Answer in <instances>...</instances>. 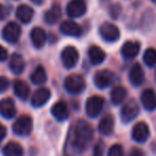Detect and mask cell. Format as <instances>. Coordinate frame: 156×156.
Returning <instances> with one entry per match:
<instances>
[{"label":"cell","instance_id":"28","mask_svg":"<svg viewBox=\"0 0 156 156\" xmlns=\"http://www.w3.org/2000/svg\"><path fill=\"white\" fill-rule=\"evenodd\" d=\"M47 79V75L43 66H37L31 74V81L34 85H42Z\"/></svg>","mask_w":156,"mask_h":156},{"label":"cell","instance_id":"7","mask_svg":"<svg viewBox=\"0 0 156 156\" xmlns=\"http://www.w3.org/2000/svg\"><path fill=\"white\" fill-rule=\"evenodd\" d=\"M100 34L103 37V40L108 43H113L118 41L120 37V30L117 26L110 23H104L100 27Z\"/></svg>","mask_w":156,"mask_h":156},{"label":"cell","instance_id":"21","mask_svg":"<svg viewBox=\"0 0 156 156\" xmlns=\"http://www.w3.org/2000/svg\"><path fill=\"white\" fill-rule=\"evenodd\" d=\"M88 55H89L90 62L94 65L101 64L105 60V58H106V54H105L104 50L96 45H93L89 48Z\"/></svg>","mask_w":156,"mask_h":156},{"label":"cell","instance_id":"38","mask_svg":"<svg viewBox=\"0 0 156 156\" xmlns=\"http://www.w3.org/2000/svg\"><path fill=\"white\" fill-rule=\"evenodd\" d=\"M33 3H35V5H42L43 3L44 0H31Z\"/></svg>","mask_w":156,"mask_h":156},{"label":"cell","instance_id":"18","mask_svg":"<svg viewBox=\"0 0 156 156\" xmlns=\"http://www.w3.org/2000/svg\"><path fill=\"white\" fill-rule=\"evenodd\" d=\"M46 32L44 29H42L41 27H35L31 30L30 33V39L32 42L33 46L37 48H42L45 45L46 42Z\"/></svg>","mask_w":156,"mask_h":156},{"label":"cell","instance_id":"40","mask_svg":"<svg viewBox=\"0 0 156 156\" xmlns=\"http://www.w3.org/2000/svg\"><path fill=\"white\" fill-rule=\"evenodd\" d=\"M151 1H152L153 3H155V5H156V0H151Z\"/></svg>","mask_w":156,"mask_h":156},{"label":"cell","instance_id":"3","mask_svg":"<svg viewBox=\"0 0 156 156\" xmlns=\"http://www.w3.org/2000/svg\"><path fill=\"white\" fill-rule=\"evenodd\" d=\"M33 127V122L29 115H22L13 124V132L18 136H27L31 133Z\"/></svg>","mask_w":156,"mask_h":156},{"label":"cell","instance_id":"20","mask_svg":"<svg viewBox=\"0 0 156 156\" xmlns=\"http://www.w3.org/2000/svg\"><path fill=\"white\" fill-rule=\"evenodd\" d=\"M9 66L13 74L17 75V74L23 73V71L25 69V66H26V63H25V60L22 55L20 54L12 55L9 62Z\"/></svg>","mask_w":156,"mask_h":156},{"label":"cell","instance_id":"16","mask_svg":"<svg viewBox=\"0 0 156 156\" xmlns=\"http://www.w3.org/2000/svg\"><path fill=\"white\" fill-rule=\"evenodd\" d=\"M141 103L145 110L154 111L156 109V93L152 89H145L141 94Z\"/></svg>","mask_w":156,"mask_h":156},{"label":"cell","instance_id":"1","mask_svg":"<svg viewBox=\"0 0 156 156\" xmlns=\"http://www.w3.org/2000/svg\"><path fill=\"white\" fill-rule=\"evenodd\" d=\"M74 137H73V147H75L76 151L83 152L87 147V145L93 139V128L88 123L87 121L79 120L76 123L75 129H74Z\"/></svg>","mask_w":156,"mask_h":156},{"label":"cell","instance_id":"9","mask_svg":"<svg viewBox=\"0 0 156 156\" xmlns=\"http://www.w3.org/2000/svg\"><path fill=\"white\" fill-rule=\"evenodd\" d=\"M115 74L109 69H102L94 76V83L98 89H106L115 81Z\"/></svg>","mask_w":156,"mask_h":156},{"label":"cell","instance_id":"19","mask_svg":"<svg viewBox=\"0 0 156 156\" xmlns=\"http://www.w3.org/2000/svg\"><path fill=\"white\" fill-rule=\"evenodd\" d=\"M51 115L56 120L60 122H63L69 118V109L64 102H57L51 107Z\"/></svg>","mask_w":156,"mask_h":156},{"label":"cell","instance_id":"30","mask_svg":"<svg viewBox=\"0 0 156 156\" xmlns=\"http://www.w3.org/2000/svg\"><path fill=\"white\" fill-rule=\"evenodd\" d=\"M108 156H124V150L121 144H113L109 149Z\"/></svg>","mask_w":156,"mask_h":156},{"label":"cell","instance_id":"13","mask_svg":"<svg viewBox=\"0 0 156 156\" xmlns=\"http://www.w3.org/2000/svg\"><path fill=\"white\" fill-rule=\"evenodd\" d=\"M50 98V91L47 88H40L39 90L33 93L32 98H31V104L35 108L42 107L49 101Z\"/></svg>","mask_w":156,"mask_h":156},{"label":"cell","instance_id":"36","mask_svg":"<svg viewBox=\"0 0 156 156\" xmlns=\"http://www.w3.org/2000/svg\"><path fill=\"white\" fill-rule=\"evenodd\" d=\"M5 135H7V129H5V127L2 125V124L0 123V141L5 139Z\"/></svg>","mask_w":156,"mask_h":156},{"label":"cell","instance_id":"2","mask_svg":"<svg viewBox=\"0 0 156 156\" xmlns=\"http://www.w3.org/2000/svg\"><path fill=\"white\" fill-rule=\"evenodd\" d=\"M64 88L71 94H79L85 90L86 80L79 74H73L65 78Z\"/></svg>","mask_w":156,"mask_h":156},{"label":"cell","instance_id":"33","mask_svg":"<svg viewBox=\"0 0 156 156\" xmlns=\"http://www.w3.org/2000/svg\"><path fill=\"white\" fill-rule=\"evenodd\" d=\"M103 153H104V144H103V142H98L94 147L93 156H103Z\"/></svg>","mask_w":156,"mask_h":156},{"label":"cell","instance_id":"12","mask_svg":"<svg viewBox=\"0 0 156 156\" xmlns=\"http://www.w3.org/2000/svg\"><path fill=\"white\" fill-rule=\"evenodd\" d=\"M140 51V44L135 41H127L123 44L121 48L122 57L126 60H132L136 58Z\"/></svg>","mask_w":156,"mask_h":156},{"label":"cell","instance_id":"6","mask_svg":"<svg viewBox=\"0 0 156 156\" xmlns=\"http://www.w3.org/2000/svg\"><path fill=\"white\" fill-rule=\"evenodd\" d=\"M78 59H79L78 50L73 46H67L61 52V61L66 69H73L74 66H76Z\"/></svg>","mask_w":156,"mask_h":156},{"label":"cell","instance_id":"17","mask_svg":"<svg viewBox=\"0 0 156 156\" xmlns=\"http://www.w3.org/2000/svg\"><path fill=\"white\" fill-rule=\"evenodd\" d=\"M0 113L5 119H12L16 115V107L11 98H3L0 101Z\"/></svg>","mask_w":156,"mask_h":156},{"label":"cell","instance_id":"25","mask_svg":"<svg viewBox=\"0 0 156 156\" xmlns=\"http://www.w3.org/2000/svg\"><path fill=\"white\" fill-rule=\"evenodd\" d=\"M126 95H127V91H126L125 88L122 87V86H117L111 90V102H112L113 105H120L125 100Z\"/></svg>","mask_w":156,"mask_h":156},{"label":"cell","instance_id":"24","mask_svg":"<svg viewBox=\"0 0 156 156\" xmlns=\"http://www.w3.org/2000/svg\"><path fill=\"white\" fill-rule=\"evenodd\" d=\"M60 17H61V8H60V5H57V3L52 5L51 8H50L45 13V15H44L45 22L47 23L48 25L56 24Z\"/></svg>","mask_w":156,"mask_h":156},{"label":"cell","instance_id":"39","mask_svg":"<svg viewBox=\"0 0 156 156\" xmlns=\"http://www.w3.org/2000/svg\"><path fill=\"white\" fill-rule=\"evenodd\" d=\"M154 78H155V83H156V69H155V74H154Z\"/></svg>","mask_w":156,"mask_h":156},{"label":"cell","instance_id":"27","mask_svg":"<svg viewBox=\"0 0 156 156\" xmlns=\"http://www.w3.org/2000/svg\"><path fill=\"white\" fill-rule=\"evenodd\" d=\"M5 156H24V150L16 142H9L3 147Z\"/></svg>","mask_w":156,"mask_h":156},{"label":"cell","instance_id":"10","mask_svg":"<svg viewBox=\"0 0 156 156\" xmlns=\"http://www.w3.org/2000/svg\"><path fill=\"white\" fill-rule=\"evenodd\" d=\"M22 29L16 23L11 22L5 25V27L2 30V37L8 42V43L14 44L20 40Z\"/></svg>","mask_w":156,"mask_h":156},{"label":"cell","instance_id":"35","mask_svg":"<svg viewBox=\"0 0 156 156\" xmlns=\"http://www.w3.org/2000/svg\"><path fill=\"white\" fill-rule=\"evenodd\" d=\"M8 59V50L3 46L0 45V62L5 61Z\"/></svg>","mask_w":156,"mask_h":156},{"label":"cell","instance_id":"31","mask_svg":"<svg viewBox=\"0 0 156 156\" xmlns=\"http://www.w3.org/2000/svg\"><path fill=\"white\" fill-rule=\"evenodd\" d=\"M9 80H8V78L3 77V76H1L0 77V93H2V92H5V90L9 88Z\"/></svg>","mask_w":156,"mask_h":156},{"label":"cell","instance_id":"5","mask_svg":"<svg viewBox=\"0 0 156 156\" xmlns=\"http://www.w3.org/2000/svg\"><path fill=\"white\" fill-rule=\"evenodd\" d=\"M139 113V106L135 100H129L121 109V120L123 123L132 122Z\"/></svg>","mask_w":156,"mask_h":156},{"label":"cell","instance_id":"11","mask_svg":"<svg viewBox=\"0 0 156 156\" xmlns=\"http://www.w3.org/2000/svg\"><path fill=\"white\" fill-rule=\"evenodd\" d=\"M150 136V128L147 123L144 122H139L133 127L132 137L137 142H144L147 140Z\"/></svg>","mask_w":156,"mask_h":156},{"label":"cell","instance_id":"34","mask_svg":"<svg viewBox=\"0 0 156 156\" xmlns=\"http://www.w3.org/2000/svg\"><path fill=\"white\" fill-rule=\"evenodd\" d=\"M128 156H144V152L139 147H134L132 151L129 152Z\"/></svg>","mask_w":156,"mask_h":156},{"label":"cell","instance_id":"37","mask_svg":"<svg viewBox=\"0 0 156 156\" xmlns=\"http://www.w3.org/2000/svg\"><path fill=\"white\" fill-rule=\"evenodd\" d=\"M112 10L113 11H111V14H113V12H115V17H118V15L120 14V5H113Z\"/></svg>","mask_w":156,"mask_h":156},{"label":"cell","instance_id":"22","mask_svg":"<svg viewBox=\"0 0 156 156\" xmlns=\"http://www.w3.org/2000/svg\"><path fill=\"white\" fill-rule=\"evenodd\" d=\"M113 127H115V120L113 117L110 115H106L102 118L100 124H98V129L105 136H108V135L112 134Z\"/></svg>","mask_w":156,"mask_h":156},{"label":"cell","instance_id":"8","mask_svg":"<svg viewBox=\"0 0 156 156\" xmlns=\"http://www.w3.org/2000/svg\"><path fill=\"white\" fill-rule=\"evenodd\" d=\"M87 5L83 0H71L66 5V14L71 18H78L85 15Z\"/></svg>","mask_w":156,"mask_h":156},{"label":"cell","instance_id":"15","mask_svg":"<svg viewBox=\"0 0 156 156\" xmlns=\"http://www.w3.org/2000/svg\"><path fill=\"white\" fill-rule=\"evenodd\" d=\"M60 30L63 34L69 37H80L83 33V29L78 24L73 20H65L61 24Z\"/></svg>","mask_w":156,"mask_h":156},{"label":"cell","instance_id":"23","mask_svg":"<svg viewBox=\"0 0 156 156\" xmlns=\"http://www.w3.org/2000/svg\"><path fill=\"white\" fill-rule=\"evenodd\" d=\"M33 14H34V12H33L32 8H30L29 5H20L17 8V10H16V17L22 23H24V24L30 23V20L33 17Z\"/></svg>","mask_w":156,"mask_h":156},{"label":"cell","instance_id":"26","mask_svg":"<svg viewBox=\"0 0 156 156\" xmlns=\"http://www.w3.org/2000/svg\"><path fill=\"white\" fill-rule=\"evenodd\" d=\"M14 92H15L16 96L20 98V100H27V98L30 94V88L25 81L16 80L14 83Z\"/></svg>","mask_w":156,"mask_h":156},{"label":"cell","instance_id":"41","mask_svg":"<svg viewBox=\"0 0 156 156\" xmlns=\"http://www.w3.org/2000/svg\"><path fill=\"white\" fill-rule=\"evenodd\" d=\"M66 156H69V155H66Z\"/></svg>","mask_w":156,"mask_h":156},{"label":"cell","instance_id":"14","mask_svg":"<svg viewBox=\"0 0 156 156\" xmlns=\"http://www.w3.org/2000/svg\"><path fill=\"white\" fill-rule=\"evenodd\" d=\"M129 81L133 86L135 87H139L143 83L144 81V72H143L142 67L139 63H135L132 66L129 71Z\"/></svg>","mask_w":156,"mask_h":156},{"label":"cell","instance_id":"32","mask_svg":"<svg viewBox=\"0 0 156 156\" xmlns=\"http://www.w3.org/2000/svg\"><path fill=\"white\" fill-rule=\"evenodd\" d=\"M10 11L7 7H5L3 5H0V20H3L9 16Z\"/></svg>","mask_w":156,"mask_h":156},{"label":"cell","instance_id":"29","mask_svg":"<svg viewBox=\"0 0 156 156\" xmlns=\"http://www.w3.org/2000/svg\"><path fill=\"white\" fill-rule=\"evenodd\" d=\"M143 61L145 65L149 67H153L156 64V49L155 48H147L143 54Z\"/></svg>","mask_w":156,"mask_h":156},{"label":"cell","instance_id":"4","mask_svg":"<svg viewBox=\"0 0 156 156\" xmlns=\"http://www.w3.org/2000/svg\"><path fill=\"white\" fill-rule=\"evenodd\" d=\"M105 101L103 98L98 95H93L88 98L87 104H86V111L87 115L91 118H95L102 112L104 108Z\"/></svg>","mask_w":156,"mask_h":156}]
</instances>
